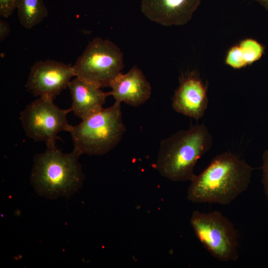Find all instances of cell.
<instances>
[{"mask_svg":"<svg viewBox=\"0 0 268 268\" xmlns=\"http://www.w3.org/2000/svg\"><path fill=\"white\" fill-rule=\"evenodd\" d=\"M207 87L198 74L192 71L183 75L172 97V107L177 112L199 120L208 105Z\"/></svg>","mask_w":268,"mask_h":268,"instance_id":"9c48e42d","label":"cell"},{"mask_svg":"<svg viewBox=\"0 0 268 268\" xmlns=\"http://www.w3.org/2000/svg\"><path fill=\"white\" fill-rule=\"evenodd\" d=\"M190 223L200 242L213 257L223 262L238 259L237 232L221 212L194 211Z\"/></svg>","mask_w":268,"mask_h":268,"instance_id":"5b68a950","label":"cell"},{"mask_svg":"<svg viewBox=\"0 0 268 268\" xmlns=\"http://www.w3.org/2000/svg\"><path fill=\"white\" fill-rule=\"evenodd\" d=\"M252 171L233 153L219 154L190 181L187 199L194 203L229 204L248 188Z\"/></svg>","mask_w":268,"mask_h":268,"instance_id":"6da1fadb","label":"cell"},{"mask_svg":"<svg viewBox=\"0 0 268 268\" xmlns=\"http://www.w3.org/2000/svg\"><path fill=\"white\" fill-rule=\"evenodd\" d=\"M54 99L40 96L28 104L20 112L22 128L29 138L35 141L43 142L46 147L56 146L60 138L58 134L69 132L71 125L67 120L71 108L62 109L55 104Z\"/></svg>","mask_w":268,"mask_h":268,"instance_id":"52a82bcc","label":"cell"},{"mask_svg":"<svg viewBox=\"0 0 268 268\" xmlns=\"http://www.w3.org/2000/svg\"><path fill=\"white\" fill-rule=\"evenodd\" d=\"M10 31L9 24L5 21L0 20V41H4L8 35Z\"/></svg>","mask_w":268,"mask_h":268,"instance_id":"e0dca14e","label":"cell"},{"mask_svg":"<svg viewBox=\"0 0 268 268\" xmlns=\"http://www.w3.org/2000/svg\"><path fill=\"white\" fill-rule=\"evenodd\" d=\"M260 3L268 11V0H255Z\"/></svg>","mask_w":268,"mask_h":268,"instance_id":"ac0fdd59","label":"cell"},{"mask_svg":"<svg viewBox=\"0 0 268 268\" xmlns=\"http://www.w3.org/2000/svg\"><path fill=\"white\" fill-rule=\"evenodd\" d=\"M121 104L115 101L72 126L73 150L79 155H102L118 145L126 131Z\"/></svg>","mask_w":268,"mask_h":268,"instance_id":"277c9868","label":"cell"},{"mask_svg":"<svg viewBox=\"0 0 268 268\" xmlns=\"http://www.w3.org/2000/svg\"><path fill=\"white\" fill-rule=\"evenodd\" d=\"M72 99L71 112L83 120L103 108L108 92L87 80L75 76L67 86Z\"/></svg>","mask_w":268,"mask_h":268,"instance_id":"7c38bea8","label":"cell"},{"mask_svg":"<svg viewBox=\"0 0 268 268\" xmlns=\"http://www.w3.org/2000/svg\"><path fill=\"white\" fill-rule=\"evenodd\" d=\"M201 0H141L140 9L150 20L169 26L184 25L192 18Z\"/></svg>","mask_w":268,"mask_h":268,"instance_id":"30bf717a","label":"cell"},{"mask_svg":"<svg viewBox=\"0 0 268 268\" xmlns=\"http://www.w3.org/2000/svg\"><path fill=\"white\" fill-rule=\"evenodd\" d=\"M264 48L257 40L247 38L232 46L225 57V64L234 69H240L259 60L263 56Z\"/></svg>","mask_w":268,"mask_h":268,"instance_id":"4fadbf2b","label":"cell"},{"mask_svg":"<svg viewBox=\"0 0 268 268\" xmlns=\"http://www.w3.org/2000/svg\"><path fill=\"white\" fill-rule=\"evenodd\" d=\"M124 67L123 54L114 43L95 38L89 42L72 66L75 76L96 84L109 87Z\"/></svg>","mask_w":268,"mask_h":268,"instance_id":"8992f818","label":"cell"},{"mask_svg":"<svg viewBox=\"0 0 268 268\" xmlns=\"http://www.w3.org/2000/svg\"><path fill=\"white\" fill-rule=\"evenodd\" d=\"M213 137L204 124L180 130L160 142L155 167L163 177L174 182L191 181L198 160L210 150Z\"/></svg>","mask_w":268,"mask_h":268,"instance_id":"7a4b0ae2","label":"cell"},{"mask_svg":"<svg viewBox=\"0 0 268 268\" xmlns=\"http://www.w3.org/2000/svg\"><path fill=\"white\" fill-rule=\"evenodd\" d=\"M109 92L116 102L138 106L150 97L151 88L142 71L134 66L126 73H120L111 82Z\"/></svg>","mask_w":268,"mask_h":268,"instance_id":"8fae6325","label":"cell"},{"mask_svg":"<svg viewBox=\"0 0 268 268\" xmlns=\"http://www.w3.org/2000/svg\"><path fill=\"white\" fill-rule=\"evenodd\" d=\"M74 77L72 66L50 60L39 61L31 67L25 87L35 96L54 99Z\"/></svg>","mask_w":268,"mask_h":268,"instance_id":"ba28073f","label":"cell"},{"mask_svg":"<svg viewBox=\"0 0 268 268\" xmlns=\"http://www.w3.org/2000/svg\"><path fill=\"white\" fill-rule=\"evenodd\" d=\"M262 161V183L265 195L268 202V148L263 153Z\"/></svg>","mask_w":268,"mask_h":268,"instance_id":"2e32d148","label":"cell"},{"mask_svg":"<svg viewBox=\"0 0 268 268\" xmlns=\"http://www.w3.org/2000/svg\"><path fill=\"white\" fill-rule=\"evenodd\" d=\"M16 8L21 24L27 29L38 24L48 15L43 0H18Z\"/></svg>","mask_w":268,"mask_h":268,"instance_id":"5bb4252c","label":"cell"},{"mask_svg":"<svg viewBox=\"0 0 268 268\" xmlns=\"http://www.w3.org/2000/svg\"><path fill=\"white\" fill-rule=\"evenodd\" d=\"M46 147L34 157L30 183L40 196L68 199L79 190L84 179L80 155L73 150L63 153L56 146Z\"/></svg>","mask_w":268,"mask_h":268,"instance_id":"3957f363","label":"cell"},{"mask_svg":"<svg viewBox=\"0 0 268 268\" xmlns=\"http://www.w3.org/2000/svg\"><path fill=\"white\" fill-rule=\"evenodd\" d=\"M18 0H0V15L8 18L16 8Z\"/></svg>","mask_w":268,"mask_h":268,"instance_id":"9a60e30c","label":"cell"}]
</instances>
